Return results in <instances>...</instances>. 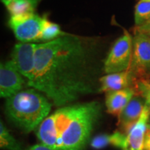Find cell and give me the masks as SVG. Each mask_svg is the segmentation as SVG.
Listing matches in <instances>:
<instances>
[{
    "instance_id": "cell-1",
    "label": "cell",
    "mask_w": 150,
    "mask_h": 150,
    "mask_svg": "<svg viewBox=\"0 0 150 150\" xmlns=\"http://www.w3.org/2000/svg\"><path fill=\"white\" fill-rule=\"evenodd\" d=\"M97 43L67 33L37 44L34 77L29 84L55 106H63L95 89Z\"/></svg>"
},
{
    "instance_id": "cell-2",
    "label": "cell",
    "mask_w": 150,
    "mask_h": 150,
    "mask_svg": "<svg viewBox=\"0 0 150 150\" xmlns=\"http://www.w3.org/2000/svg\"><path fill=\"white\" fill-rule=\"evenodd\" d=\"M100 112L97 102L61 107L38 127V139L54 150H83Z\"/></svg>"
},
{
    "instance_id": "cell-3",
    "label": "cell",
    "mask_w": 150,
    "mask_h": 150,
    "mask_svg": "<svg viewBox=\"0 0 150 150\" xmlns=\"http://www.w3.org/2000/svg\"><path fill=\"white\" fill-rule=\"evenodd\" d=\"M51 108L50 99L34 88L20 91L7 98L5 104L6 114L10 120L26 133L40 126Z\"/></svg>"
},
{
    "instance_id": "cell-4",
    "label": "cell",
    "mask_w": 150,
    "mask_h": 150,
    "mask_svg": "<svg viewBox=\"0 0 150 150\" xmlns=\"http://www.w3.org/2000/svg\"><path fill=\"white\" fill-rule=\"evenodd\" d=\"M133 55V38L127 31L114 42L107 57L104 61V70L106 74L128 70Z\"/></svg>"
},
{
    "instance_id": "cell-5",
    "label": "cell",
    "mask_w": 150,
    "mask_h": 150,
    "mask_svg": "<svg viewBox=\"0 0 150 150\" xmlns=\"http://www.w3.org/2000/svg\"><path fill=\"white\" fill-rule=\"evenodd\" d=\"M136 80L150 76V37L136 33L133 38V55L129 69Z\"/></svg>"
},
{
    "instance_id": "cell-6",
    "label": "cell",
    "mask_w": 150,
    "mask_h": 150,
    "mask_svg": "<svg viewBox=\"0 0 150 150\" xmlns=\"http://www.w3.org/2000/svg\"><path fill=\"white\" fill-rule=\"evenodd\" d=\"M42 23L43 18L35 13L12 16L8 20L9 27L16 38L22 42L40 41Z\"/></svg>"
},
{
    "instance_id": "cell-7",
    "label": "cell",
    "mask_w": 150,
    "mask_h": 150,
    "mask_svg": "<svg viewBox=\"0 0 150 150\" xmlns=\"http://www.w3.org/2000/svg\"><path fill=\"white\" fill-rule=\"evenodd\" d=\"M36 45V43H18L14 47L11 54V61L27 81V86L34 77Z\"/></svg>"
},
{
    "instance_id": "cell-8",
    "label": "cell",
    "mask_w": 150,
    "mask_h": 150,
    "mask_svg": "<svg viewBox=\"0 0 150 150\" xmlns=\"http://www.w3.org/2000/svg\"><path fill=\"white\" fill-rule=\"evenodd\" d=\"M27 81L19 72L13 61H8L0 65V95L8 98L21 91Z\"/></svg>"
},
{
    "instance_id": "cell-9",
    "label": "cell",
    "mask_w": 150,
    "mask_h": 150,
    "mask_svg": "<svg viewBox=\"0 0 150 150\" xmlns=\"http://www.w3.org/2000/svg\"><path fill=\"white\" fill-rule=\"evenodd\" d=\"M150 108L146 104L138 121L125 133L122 150H144L145 134L149 125Z\"/></svg>"
},
{
    "instance_id": "cell-10",
    "label": "cell",
    "mask_w": 150,
    "mask_h": 150,
    "mask_svg": "<svg viewBox=\"0 0 150 150\" xmlns=\"http://www.w3.org/2000/svg\"><path fill=\"white\" fill-rule=\"evenodd\" d=\"M136 79L129 70L108 74L99 78V92L117 91L127 88L135 87Z\"/></svg>"
},
{
    "instance_id": "cell-11",
    "label": "cell",
    "mask_w": 150,
    "mask_h": 150,
    "mask_svg": "<svg viewBox=\"0 0 150 150\" xmlns=\"http://www.w3.org/2000/svg\"><path fill=\"white\" fill-rule=\"evenodd\" d=\"M146 105L145 99L137 93L118 116V124L125 133L139 120Z\"/></svg>"
},
{
    "instance_id": "cell-12",
    "label": "cell",
    "mask_w": 150,
    "mask_h": 150,
    "mask_svg": "<svg viewBox=\"0 0 150 150\" xmlns=\"http://www.w3.org/2000/svg\"><path fill=\"white\" fill-rule=\"evenodd\" d=\"M137 93L135 87L106 93V107L108 113L119 116L122 110Z\"/></svg>"
},
{
    "instance_id": "cell-13",
    "label": "cell",
    "mask_w": 150,
    "mask_h": 150,
    "mask_svg": "<svg viewBox=\"0 0 150 150\" xmlns=\"http://www.w3.org/2000/svg\"><path fill=\"white\" fill-rule=\"evenodd\" d=\"M67 34V33L61 31L59 24L49 21L46 17L43 18L42 32L40 35V41L42 42H50Z\"/></svg>"
},
{
    "instance_id": "cell-14",
    "label": "cell",
    "mask_w": 150,
    "mask_h": 150,
    "mask_svg": "<svg viewBox=\"0 0 150 150\" xmlns=\"http://www.w3.org/2000/svg\"><path fill=\"white\" fill-rule=\"evenodd\" d=\"M37 5L27 0H19L11 2L6 6L11 17L23 16L33 13Z\"/></svg>"
},
{
    "instance_id": "cell-15",
    "label": "cell",
    "mask_w": 150,
    "mask_h": 150,
    "mask_svg": "<svg viewBox=\"0 0 150 150\" xmlns=\"http://www.w3.org/2000/svg\"><path fill=\"white\" fill-rule=\"evenodd\" d=\"M0 147L5 150H21V145L7 129L4 124L0 122Z\"/></svg>"
},
{
    "instance_id": "cell-16",
    "label": "cell",
    "mask_w": 150,
    "mask_h": 150,
    "mask_svg": "<svg viewBox=\"0 0 150 150\" xmlns=\"http://www.w3.org/2000/svg\"><path fill=\"white\" fill-rule=\"evenodd\" d=\"M136 27L145 24L150 20V0H139L135 8Z\"/></svg>"
},
{
    "instance_id": "cell-17",
    "label": "cell",
    "mask_w": 150,
    "mask_h": 150,
    "mask_svg": "<svg viewBox=\"0 0 150 150\" xmlns=\"http://www.w3.org/2000/svg\"><path fill=\"white\" fill-rule=\"evenodd\" d=\"M135 88L137 93L145 99L146 104L150 108V81L145 79L136 80Z\"/></svg>"
},
{
    "instance_id": "cell-18",
    "label": "cell",
    "mask_w": 150,
    "mask_h": 150,
    "mask_svg": "<svg viewBox=\"0 0 150 150\" xmlns=\"http://www.w3.org/2000/svg\"><path fill=\"white\" fill-rule=\"evenodd\" d=\"M108 144H110V135L109 136L103 135V136H97L94 138L93 141H92V146L93 147L97 148V149L104 147Z\"/></svg>"
},
{
    "instance_id": "cell-19",
    "label": "cell",
    "mask_w": 150,
    "mask_h": 150,
    "mask_svg": "<svg viewBox=\"0 0 150 150\" xmlns=\"http://www.w3.org/2000/svg\"><path fill=\"white\" fill-rule=\"evenodd\" d=\"M150 32V20L145 24L138 27H135L134 33H147Z\"/></svg>"
},
{
    "instance_id": "cell-20",
    "label": "cell",
    "mask_w": 150,
    "mask_h": 150,
    "mask_svg": "<svg viewBox=\"0 0 150 150\" xmlns=\"http://www.w3.org/2000/svg\"><path fill=\"white\" fill-rule=\"evenodd\" d=\"M144 150H150V126H149V128L145 134Z\"/></svg>"
},
{
    "instance_id": "cell-21",
    "label": "cell",
    "mask_w": 150,
    "mask_h": 150,
    "mask_svg": "<svg viewBox=\"0 0 150 150\" xmlns=\"http://www.w3.org/2000/svg\"><path fill=\"white\" fill-rule=\"evenodd\" d=\"M27 150H54L51 148L47 147V146L42 145V144H38L30 147Z\"/></svg>"
},
{
    "instance_id": "cell-22",
    "label": "cell",
    "mask_w": 150,
    "mask_h": 150,
    "mask_svg": "<svg viewBox=\"0 0 150 150\" xmlns=\"http://www.w3.org/2000/svg\"><path fill=\"white\" fill-rule=\"evenodd\" d=\"M19 1V0H1V1L4 4V5L6 6L7 5L11 3V2H13V1ZM27 1H31V2L35 4V5H37L38 4L41 0H27Z\"/></svg>"
},
{
    "instance_id": "cell-23",
    "label": "cell",
    "mask_w": 150,
    "mask_h": 150,
    "mask_svg": "<svg viewBox=\"0 0 150 150\" xmlns=\"http://www.w3.org/2000/svg\"><path fill=\"white\" fill-rule=\"evenodd\" d=\"M145 34H147V35H149V36L150 37V32H149V33H145Z\"/></svg>"
}]
</instances>
